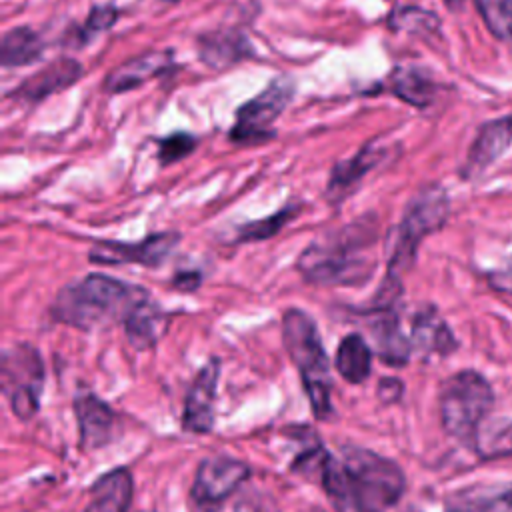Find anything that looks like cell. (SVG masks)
<instances>
[{"label": "cell", "instance_id": "cell-21", "mask_svg": "<svg viewBox=\"0 0 512 512\" xmlns=\"http://www.w3.org/2000/svg\"><path fill=\"white\" fill-rule=\"evenodd\" d=\"M412 348L424 356H446L456 350L454 334L432 306L420 308L412 318Z\"/></svg>", "mask_w": 512, "mask_h": 512}, {"label": "cell", "instance_id": "cell-14", "mask_svg": "<svg viewBox=\"0 0 512 512\" xmlns=\"http://www.w3.org/2000/svg\"><path fill=\"white\" fill-rule=\"evenodd\" d=\"M368 314L374 316L370 320V332H372V340L380 360L396 368L408 364L412 342L400 330L396 306L372 302V306L368 308Z\"/></svg>", "mask_w": 512, "mask_h": 512}, {"label": "cell", "instance_id": "cell-17", "mask_svg": "<svg viewBox=\"0 0 512 512\" xmlns=\"http://www.w3.org/2000/svg\"><path fill=\"white\" fill-rule=\"evenodd\" d=\"M198 54L210 68L224 70L254 56V48L244 32L234 28L204 32L198 38Z\"/></svg>", "mask_w": 512, "mask_h": 512}, {"label": "cell", "instance_id": "cell-20", "mask_svg": "<svg viewBox=\"0 0 512 512\" xmlns=\"http://www.w3.org/2000/svg\"><path fill=\"white\" fill-rule=\"evenodd\" d=\"M132 474L128 468H114L102 474L90 488L84 512H128L132 502Z\"/></svg>", "mask_w": 512, "mask_h": 512}, {"label": "cell", "instance_id": "cell-13", "mask_svg": "<svg viewBox=\"0 0 512 512\" xmlns=\"http://www.w3.org/2000/svg\"><path fill=\"white\" fill-rule=\"evenodd\" d=\"M386 156H388V146L378 144L374 140L362 146L352 158L334 164L328 178V186H326L328 202L340 204L344 198H348L364 180V176L376 170V166H380Z\"/></svg>", "mask_w": 512, "mask_h": 512}, {"label": "cell", "instance_id": "cell-9", "mask_svg": "<svg viewBox=\"0 0 512 512\" xmlns=\"http://www.w3.org/2000/svg\"><path fill=\"white\" fill-rule=\"evenodd\" d=\"M248 478L250 468L246 462L224 454L208 456L196 470L190 498L198 510L216 512L244 486Z\"/></svg>", "mask_w": 512, "mask_h": 512}, {"label": "cell", "instance_id": "cell-34", "mask_svg": "<svg viewBox=\"0 0 512 512\" xmlns=\"http://www.w3.org/2000/svg\"><path fill=\"white\" fill-rule=\"evenodd\" d=\"M506 278H508V282H512V260L508 262V270H506V274H504Z\"/></svg>", "mask_w": 512, "mask_h": 512}, {"label": "cell", "instance_id": "cell-3", "mask_svg": "<svg viewBox=\"0 0 512 512\" xmlns=\"http://www.w3.org/2000/svg\"><path fill=\"white\" fill-rule=\"evenodd\" d=\"M148 296L142 286L106 274H88L58 290L50 314L78 330H94L110 322H124L132 308Z\"/></svg>", "mask_w": 512, "mask_h": 512}, {"label": "cell", "instance_id": "cell-2", "mask_svg": "<svg viewBox=\"0 0 512 512\" xmlns=\"http://www.w3.org/2000/svg\"><path fill=\"white\" fill-rule=\"evenodd\" d=\"M376 222L362 216L340 230L318 236L298 256L300 276L316 286H356L376 270Z\"/></svg>", "mask_w": 512, "mask_h": 512}, {"label": "cell", "instance_id": "cell-1", "mask_svg": "<svg viewBox=\"0 0 512 512\" xmlns=\"http://www.w3.org/2000/svg\"><path fill=\"white\" fill-rule=\"evenodd\" d=\"M336 512H386L404 494L402 468L368 448L344 446L342 460L328 458L318 480Z\"/></svg>", "mask_w": 512, "mask_h": 512}, {"label": "cell", "instance_id": "cell-16", "mask_svg": "<svg viewBox=\"0 0 512 512\" xmlns=\"http://www.w3.org/2000/svg\"><path fill=\"white\" fill-rule=\"evenodd\" d=\"M172 66V50H148L142 52L120 66H116L104 80V90L108 94H120L134 90L148 82L150 78L162 74Z\"/></svg>", "mask_w": 512, "mask_h": 512}, {"label": "cell", "instance_id": "cell-11", "mask_svg": "<svg viewBox=\"0 0 512 512\" xmlns=\"http://www.w3.org/2000/svg\"><path fill=\"white\" fill-rule=\"evenodd\" d=\"M74 414L78 422L80 446L84 450H98L116 440L120 434V422L116 412L98 398L94 392L78 390L74 396Z\"/></svg>", "mask_w": 512, "mask_h": 512}, {"label": "cell", "instance_id": "cell-26", "mask_svg": "<svg viewBox=\"0 0 512 512\" xmlns=\"http://www.w3.org/2000/svg\"><path fill=\"white\" fill-rule=\"evenodd\" d=\"M296 212H298L296 206H286V208L274 212L272 216L246 222V224H242L238 228L236 242H260V240H266V238L278 234L296 216Z\"/></svg>", "mask_w": 512, "mask_h": 512}, {"label": "cell", "instance_id": "cell-27", "mask_svg": "<svg viewBox=\"0 0 512 512\" xmlns=\"http://www.w3.org/2000/svg\"><path fill=\"white\" fill-rule=\"evenodd\" d=\"M388 26L392 30H400V32H412V34H434L440 28V22L436 18V14L422 10V8H414V6H402L396 8L390 18H388Z\"/></svg>", "mask_w": 512, "mask_h": 512}, {"label": "cell", "instance_id": "cell-6", "mask_svg": "<svg viewBox=\"0 0 512 512\" xmlns=\"http://www.w3.org/2000/svg\"><path fill=\"white\" fill-rule=\"evenodd\" d=\"M450 214L448 194L438 184H428L418 190L408 202L400 224L396 226L390 240L388 254V278L402 280V276L412 268L420 242L440 230Z\"/></svg>", "mask_w": 512, "mask_h": 512}, {"label": "cell", "instance_id": "cell-22", "mask_svg": "<svg viewBox=\"0 0 512 512\" xmlns=\"http://www.w3.org/2000/svg\"><path fill=\"white\" fill-rule=\"evenodd\" d=\"M170 322V316L150 300V296L146 300H142L138 306L132 308V312L126 316L124 324V332L128 342L136 348V350H146L152 348L166 332Z\"/></svg>", "mask_w": 512, "mask_h": 512}, {"label": "cell", "instance_id": "cell-31", "mask_svg": "<svg viewBox=\"0 0 512 512\" xmlns=\"http://www.w3.org/2000/svg\"><path fill=\"white\" fill-rule=\"evenodd\" d=\"M118 20V10L110 4H104V6H94L84 22V28L82 32H78V40L80 44L86 42L90 36L98 34V32H104L108 28H112Z\"/></svg>", "mask_w": 512, "mask_h": 512}, {"label": "cell", "instance_id": "cell-7", "mask_svg": "<svg viewBox=\"0 0 512 512\" xmlns=\"http://www.w3.org/2000/svg\"><path fill=\"white\" fill-rule=\"evenodd\" d=\"M42 388L44 362L40 352L28 342L6 348L2 354V392L16 418L26 422L36 416Z\"/></svg>", "mask_w": 512, "mask_h": 512}, {"label": "cell", "instance_id": "cell-25", "mask_svg": "<svg viewBox=\"0 0 512 512\" xmlns=\"http://www.w3.org/2000/svg\"><path fill=\"white\" fill-rule=\"evenodd\" d=\"M44 52V42L38 32L28 26L8 30L0 42V62L4 68H16L36 62Z\"/></svg>", "mask_w": 512, "mask_h": 512}, {"label": "cell", "instance_id": "cell-23", "mask_svg": "<svg viewBox=\"0 0 512 512\" xmlns=\"http://www.w3.org/2000/svg\"><path fill=\"white\" fill-rule=\"evenodd\" d=\"M336 370L352 384H362L372 370V350L362 334H346L336 350Z\"/></svg>", "mask_w": 512, "mask_h": 512}, {"label": "cell", "instance_id": "cell-29", "mask_svg": "<svg viewBox=\"0 0 512 512\" xmlns=\"http://www.w3.org/2000/svg\"><path fill=\"white\" fill-rule=\"evenodd\" d=\"M476 452L484 458H496L512 454V422H498L492 428H480Z\"/></svg>", "mask_w": 512, "mask_h": 512}, {"label": "cell", "instance_id": "cell-32", "mask_svg": "<svg viewBox=\"0 0 512 512\" xmlns=\"http://www.w3.org/2000/svg\"><path fill=\"white\" fill-rule=\"evenodd\" d=\"M234 512H278L276 500L262 490H248L236 502Z\"/></svg>", "mask_w": 512, "mask_h": 512}, {"label": "cell", "instance_id": "cell-15", "mask_svg": "<svg viewBox=\"0 0 512 512\" xmlns=\"http://www.w3.org/2000/svg\"><path fill=\"white\" fill-rule=\"evenodd\" d=\"M82 74L84 68L80 62L72 58H58L28 76L10 96L24 102H38L64 88H70Z\"/></svg>", "mask_w": 512, "mask_h": 512}, {"label": "cell", "instance_id": "cell-24", "mask_svg": "<svg viewBox=\"0 0 512 512\" xmlns=\"http://www.w3.org/2000/svg\"><path fill=\"white\" fill-rule=\"evenodd\" d=\"M436 90V82L416 66H400L390 76V92L416 108L432 104Z\"/></svg>", "mask_w": 512, "mask_h": 512}, {"label": "cell", "instance_id": "cell-28", "mask_svg": "<svg viewBox=\"0 0 512 512\" xmlns=\"http://www.w3.org/2000/svg\"><path fill=\"white\" fill-rule=\"evenodd\" d=\"M488 30L498 40H512V0H476Z\"/></svg>", "mask_w": 512, "mask_h": 512}, {"label": "cell", "instance_id": "cell-8", "mask_svg": "<svg viewBox=\"0 0 512 512\" xmlns=\"http://www.w3.org/2000/svg\"><path fill=\"white\" fill-rule=\"evenodd\" d=\"M294 96V84L290 78L272 80L256 98L244 102L236 110V122L230 130V140L236 144H262L274 136L270 130L282 110Z\"/></svg>", "mask_w": 512, "mask_h": 512}, {"label": "cell", "instance_id": "cell-18", "mask_svg": "<svg viewBox=\"0 0 512 512\" xmlns=\"http://www.w3.org/2000/svg\"><path fill=\"white\" fill-rule=\"evenodd\" d=\"M510 144H512V116L498 118L484 124L470 146V152L462 170L464 176L474 178L482 174L494 160H498L504 154V150Z\"/></svg>", "mask_w": 512, "mask_h": 512}, {"label": "cell", "instance_id": "cell-33", "mask_svg": "<svg viewBox=\"0 0 512 512\" xmlns=\"http://www.w3.org/2000/svg\"><path fill=\"white\" fill-rule=\"evenodd\" d=\"M200 284V274L196 272H180L174 278V286L180 290H194Z\"/></svg>", "mask_w": 512, "mask_h": 512}, {"label": "cell", "instance_id": "cell-35", "mask_svg": "<svg viewBox=\"0 0 512 512\" xmlns=\"http://www.w3.org/2000/svg\"><path fill=\"white\" fill-rule=\"evenodd\" d=\"M166 2H176V0H166Z\"/></svg>", "mask_w": 512, "mask_h": 512}, {"label": "cell", "instance_id": "cell-4", "mask_svg": "<svg viewBox=\"0 0 512 512\" xmlns=\"http://www.w3.org/2000/svg\"><path fill=\"white\" fill-rule=\"evenodd\" d=\"M282 338L292 358L312 414L318 420L332 418V372L314 318L300 308H290L282 316Z\"/></svg>", "mask_w": 512, "mask_h": 512}, {"label": "cell", "instance_id": "cell-12", "mask_svg": "<svg viewBox=\"0 0 512 512\" xmlns=\"http://www.w3.org/2000/svg\"><path fill=\"white\" fill-rule=\"evenodd\" d=\"M220 376V362L208 360L196 374L184 402L182 428L194 434H208L214 426V402Z\"/></svg>", "mask_w": 512, "mask_h": 512}, {"label": "cell", "instance_id": "cell-19", "mask_svg": "<svg viewBox=\"0 0 512 512\" xmlns=\"http://www.w3.org/2000/svg\"><path fill=\"white\" fill-rule=\"evenodd\" d=\"M444 512H512V484H474L454 490Z\"/></svg>", "mask_w": 512, "mask_h": 512}, {"label": "cell", "instance_id": "cell-10", "mask_svg": "<svg viewBox=\"0 0 512 512\" xmlns=\"http://www.w3.org/2000/svg\"><path fill=\"white\" fill-rule=\"evenodd\" d=\"M180 244L178 232H154L138 242H116L100 240L90 248L88 258L96 264L120 266V264H140V266H160Z\"/></svg>", "mask_w": 512, "mask_h": 512}, {"label": "cell", "instance_id": "cell-30", "mask_svg": "<svg viewBox=\"0 0 512 512\" xmlns=\"http://www.w3.org/2000/svg\"><path fill=\"white\" fill-rule=\"evenodd\" d=\"M196 148V138L188 132H174L158 140V160L162 166L174 164L186 158Z\"/></svg>", "mask_w": 512, "mask_h": 512}, {"label": "cell", "instance_id": "cell-5", "mask_svg": "<svg viewBox=\"0 0 512 512\" xmlns=\"http://www.w3.org/2000/svg\"><path fill=\"white\" fill-rule=\"evenodd\" d=\"M438 404L446 434L462 446L476 450L480 428L494 404L488 380L474 370L456 372L442 384Z\"/></svg>", "mask_w": 512, "mask_h": 512}]
</instances>
